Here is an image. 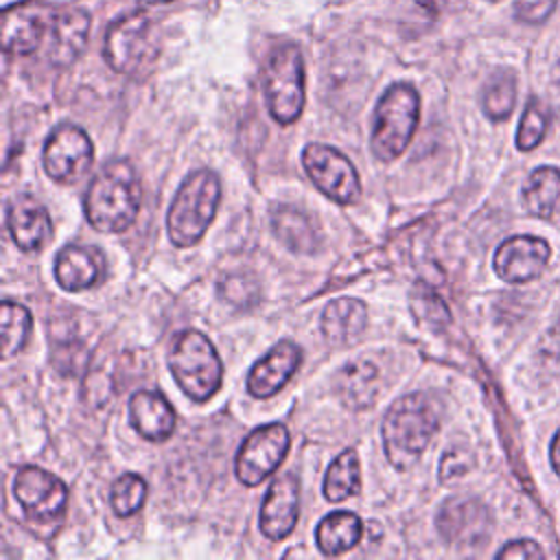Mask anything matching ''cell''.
I'll use <instances>...</instances> for the list:
<instances>
[{
	"label": "cell",
	"instance_id": "74e56055",
	"mask_svg": "<svg viewBox=\"0 0 560 560\" xmlns=\"http://www.w3.org/2000/svg\"><path fill=\"white\" fill-rule=\"evenodd\" d=\"M142 7H151V4H164V2H173V0H138Z\"/></svg>",
	"mask_w": 560,
	"mask_h": 560
},
{
	"label": "cell",
	"instance_id": "cb8c5ba5",
	"mask_svg": "<svg viewBox=\"0 0 560 560\" xmlns=\"http://www.w3.org/2000/svg\"><path fill=\"white\" fill-rule=\"evenodd\" d=\"M523 203L534 217H560V171L551 166L536 168L523 186Z\"/></svg>",
	"mask_w": 560,
	"mask_h": 560
},
{
	"label": "cell",
	"instance_id": "ac0fdd59",
	"mask_svg": "<svg viewBox=\"0 0 560 560\" xmlns=\"http://www.w3.org/2000/svg\"><path fill=\"white\" fill-rule=\"evenodd\" d=\"M105 278V258L92 245L68 243L55 256V280L61 289L77 293L96 287Z\"/></svg>",
	"mask_w": 560,
	"mask_h": 560
},
{
	"label": "cell",
	"instance_id": "4fadbf2b",
	"mask_svg": "<svg viewBox=\"0 0 560 560\" xmlns=\"http://www.w3.org/2000/svg\"><path fill=\"white\" fill-rule=\"evenodd\" d=\"M438 532L451 545H481L490 536L492 518L488 508L470 497H453L442 503L438 516Z\"/></svg>",
	"mask_w": 560,
	"mask_h": 560
},
{
	"label": "cell",
	"instance_id": "836d02e7",
	"mask_svg": "<svg viewBox=\"0 0 560 560\" xmlns=\"http://www.w3.org/2000/svg\"><path fill=\"white\" fill-rule=\"evenodd\" d=\"M468 468H470L468 453H464V451H448V453H444L442 464H440V479L442 481H451L455 477L466 475Z\"/></svg>",
	"mask_w": 560,
	"mask_h": 560
},
{
	"label": "cell",
	"instance_id": "3957f363",
	"mask_svg": "<svg viewBox=\"0 0 560 560\" xmlns=\"http://www.w3.org/2000/svg\"><path fill=\"white\" fill-rule=\"evenodd\" d=\"M221 201V182L208 171L199 168L186 175L179 184L166 214L168 238L177 247H190L201 241L210 228Z\"/></svg>",
	"mask_w": 560,
	"mask_h": 560
},
{
	"label": "cell",
	"instance_id": "7a4b0ae2",
	"mask_svg": "<svg viewBox=\"0 0 560 560\" xmlns=\"http://www.w3.org/2000/svg\"><path fill=\"white\" fill-rule=\"evenodd\" d=\"M440 427L435 407L422 394H407L389 405L381 435L387 462L396 470L411 468Z\"/></svg>",
	"mask_w": 560,
	"mask_h": 560
},
{
	"label": "cell",
	"instance_id": "d6a6232c",
	"mask_svg": "<svg viewBox=\"0 0 560 560\" xmlns=\"http://www.w3.org/2000/svg\"><path fill=\"white\" fill-rule=\"evenodd\" d=\"M556 4L558 0H514V13L525 24H542Z\"/></svg>",
	"mask_w": 560,
	"mask_h": 560
},
{
	"label": "cell",
	"instance_id": "ffe728a7",
	"mask_svg": "<svg viewBox=\"0 0 560 560\" xmlns=\"http://www.w3.org/2000/svg\"><path fill=\"white\" fill-rule=\"evenodd\" d=\"M129 422L149 442H164L173 435L177 418L171 402L153 389H138L129 398Z\"/></svg>",
	"mask_w": 560,
	"mask_h": 560
},
{
	"label": "cell",
	"instance_id": "e0dca14e",
	"mask_svg": "<svg viewBox=\"0 0 560 560\" xmlns=\"http://www.w3.org/2000/svg\"><path fill=\"white\" fill-rule=\"evenodd\" d=\"M302 361V350L293 341H278L262 359H258L247 374V392L254 398H269L280 392L295 374Z\"/></svg>",
	"mask_w": 560,
	"mask_h": 560
},
{
	"label": "cell",
	"instance_id": "8d00e7d4",
	"mask_svg": "<svg viewBox=\"0 0 560 560\" xmlns=\"http://www.w3.org/2000/svg\"><path fill=\"white\" fill-rule=\"evenodd\" d=\"M551 466L560 475V431L551 440Z\"/></svg>",
	"mask_w": 560,
	"mask_h": 560
},
{
	"label": "cell",
	"instance_id": "7402d4cb",
	"mask_svg": "<svg viewBox=\"0 0 560 560\" xmlns=\"http://www.w3.org/2000/svg\"><path fill=\"white\" fill-rule=\"evenodd\" d=\"M368 326V308L357 298H337L326 304L322 313V335L330 346H346L357 341Z\"/></svg>",
	"mask_w": 560,
	"mask_h": 560
},
{
	"label": "cell",
	"instance_id": "83f0119b",
	"mask_svg": "<svg viewBox=\"0 0 560 560\" xmlns=\"http://www.w3.org/2000/svg\"><path fill=\"white\" fill-rule=\"evenodd\" d=\"M516 103V79L512 72H497L483 88L481 105L490 120H503L512 114Z\"/></svg>",
	"mask_w": 560,
	"mask_h": 560
},
{
	"label": "cell",
	"instance_id": "d6986e66",
	"mask_svg": "<svg viewBox=\"0 0 560 560\" xmlns=\"http://www.w3.org/2000/svg\"><path fill=\"white\" fill-rule=\"evenodd\" d=\"M4 221L13 243L24 252L42 249L52 236V221L48 210L28 195L15 197L7 206Z\"/></svg>",
	"mask_w": 560,
	"mask_h": 560
},
{
	"label": "cell",
	"instance_id": "2e32d148",
	"mask_svg": "<svg viewBox=\"0 0 560 560\" xmlns=\"http://www.w3.org/2000/svg\"><path fill=\"white\" fill-rule=\"evenodd\" d=\"M90 13L83 9H55L46 33V57L55 66H70L79 59L90 35Z\"/></svg>",
	"mask_w": 560,
	"mask_h": 560
},
{
	"label": "cell",
	"instance_id": "603a6c76",
	"mask_svg": "<svg viewBox=\"0 0 560 560\" xmlns=\"http://www.w3.org/2000/svg\"><path fill=\"white\" fill-rule=\"evenodd\" d=\"M363 536V523L354 512L337 510L326 514L315 527V542L324 556H341Z\"/></svg>",
	"mask_w": 560,
	"mask_h": 560
},
{
	"label": "cell",
	"instance_id": "277c9868",
	"mask_svg": "<svg viewBox=\"0 0 560 560\" xmlns=\"http://www.w3.org/2000/svg\"><path fill=\"white\" fill-rule=\"evenodd\" d=\"M420 120V96L411 83H394L372 114L370 149L378 162H394L409 147Z\"/></svg>",
	"mask_w": 560,
	"mask_h": 560
},
{
	"label": "cell",
	"instance_id": "484cf974",
	"mask_svg": "<svg viewBox=\"0 0 560 560\" xmlns=\"http://www.w3.org/2000/svg\"><path fill=\"white\" fill-rule=\"evenodd\" d=\"M361 490V466L354 448H346L324 475V497L330 503L346 501Z\"/></svg>",
	"mask_w": 560,
	"mask_h": 560
},
{
	"label": "cell",
	"instance_id": "4316f807",
	"mask_svg": "<svg viewBox=\"0 0 560 560\" xmlns=\"http://www.w3.org/2000/svg\"><path fill=\"white\" fill-rule=\"evenodd\" d=\"M0 328H2V357L9 359L26 346L33 328V317L26 306L13 300H2Z\"/></svg>",
	"mask_w": 560,
	"mask_h": 560
},
{
	"label": "cell",
	"instance_id": "8992f818",
	"mask_svg": "<svg viewBox=\"0 0 560 560\" xmlns=\"http://www.w3.org/2000/svg\"><path fill=\"white\" fill-rule=\"evenodd\" d=\"M262 96L271 118L293 125L304 109V61L295 44L278 46L262 68Z\"/></svg>",
	"mask_w": 560,
	"mask_h": 560
},
{
	"label": "cell",
	"instance_id": "9a60e30c",
	"mask_svg": "<svg viewBox=\"0 0 560 560\" xmlns=\"http://www.w3.org/2000/svg\"><path fill=\"white\" fill-rule=\"evenodd\" d=\"M300 518V483L293 472L276 477L260 505V532L269 540H284Z\"/></svg>",
	"mask_w": 560,
	"mask_h": 560
},
{
	"label": "cell",
	"instance_id": "4dcf8cb0",
	"mask_svg": "<svg viewBox=\"0 0 560 560\" xmlns=\"http://www.w3.org/2000/svg\"><path fill=\"white\" fill-rule=\"evenodd\" d=\"M219 293L225 302L238 306V308H249L258 302L260 289L254 276L249 273H230L221 280Z\"/></svg>",
	"mask_w": 560,
	"mask_h": 560
},
{
	"label": "cell",
	"instance_id": "e575fe53",
	"mask_svg": "<svg viewBox=\"0 0 560 560\" xmlns=\"http://www.w3.org/2000/svg\"><path fill=\"white\" fill-rule=\"evenodd\" d=\"M542 549L538 547V542L534 540H512L508 542L503 549H499L497 558H503V560H510V558H542Z\"/></svg>",
	"mask_w": 560,
	"mask_h": 560
},
{
	"label": "cell",
	"instance_id": "5bb4252c",
	"mask_svg": "<svg viewBox=\"0 0 560 560\" xmlns=\"http://www.w3.org/2000/svg\"><path fill=\"white\" fill-rule=\"evenodd\" d=\"M549 256L551 249L547 241L527 234L512 236L505 238L494 252V271L501 280L512 284L529 282L545 271Z\"/></svg>",
	"mask_w": 560,
	"mask_h": 560
},
{
	"label": "cell",
	"instance_id": "ba28073f",
	"mask_svg": "<svg viewBox=\"0 0 560 560\" xmlns=\"http://www.w3.org/2000/svg\"><path fill=\"white\" fill-rule=\"evenodd\" d=\"M13 494L31 525L50 532L59 527L68 505V488L57 475L39 466H22L13 479Z\"/></svg>",
	"mask_w": 560,
	"mask_h": 560
},
{
	"label": "cell",
	"instance_id": "1f68e13d",
	"mask_svg": "<svg viewBox=\"0 0 560 560\" xmlns=\"http://www.w3.org/2000/svg\"><path fill=\"white\" fill-rule=\"evenodd\" d=\"M545 129H547V114L542 109V105L538 101H529L523 116H521V122H518V131H516V147L521 151H529L534 149L542 136H545Z\"/></svg>",
	"mask_w": 560,
	"mask_h": 560
},
{
	"label": "cell",
	"instance_id": "d4e9b609",
	"mask_svg": "<svg viewBox=\"0 0 560 560\" xmlns=\"http://www.w3.org/2000/svg\"><path fill=\"white\" fill-rule=\"evenodd\" d=\"M271 225L278 241L295 254H313L317 249V232L311 219L293 208V206H278L271 212Z\"/></svg>",
	"mask_w": 560,
	"mask_h": 560
},
{
	"label": "cell",
	"instance_id": "6da1fadb",
	"mask_svg": "<svg viewBox=\"0 0 560 560\" xmlns=\"http://www.w3.org/2000/svg\"><path fill=\"white\" fill-rule=\"evenodd\" d=\"M142 188L136 168L114 158L101 166L85 190V219L98 232L118 234L133 225L140 212Z\"/></svg>",
	"mask_w": 560,
	"mask_h": 560
},
{
	"label": "cell",
	"instance_id": "7c38bea8",
	"mask_svg": "<svg viewBox=\"0 0 560 560\" xmlns=\"http://www.w3.org/2000/svg\"><path fill=\"white\" fill-rule=\"evenodd\" d=\"M52 7L39 0H26L11 4L2 11L0 42L9 55H31L44 42L52 18Z\"/></svg>",
	"mask_w": 560,
	"mask_h": 560
},
{
	"label": "cell",
	"instance_id": "f1b7e54d",
	"mask_svg": "<svg viewBox=\"0 0 560 560\" xmlns=\"http://www.w3.org/2000/svg\"><path fill=\"white\" fill-rule=\"evenodd\" d=\"M409 308L416 315V319L431 328H444L451 322L448 306L444 300L427 284L418 282L409 293Z\"/></svg>",
	"mask_w": 560,
	"mask_h": 560
},
{
	"label": "cell",
	"instance_id": "30bf717a",
	"mask_svg": "<svg viewBox=\"0 0 560 560\" xmlns=\"http://www.w3.org/2000/svg\"><path fill=\"white\" fill-rule=\"evenodd\" d=\"M94 160V147L90 136L72 122L57 125L42 151V164L46 175L57 184H74L88 175Z\"/></svg>",
	"mask_w": 560,
	"mask_h": 560
},
{
	"label": "cell",
	"instance_id": "8fae6325",
	"mask_svg": "<svg viewBox=\"0 0 560 560\" xmlns=\"http://www.w3.org/2000/svg\"><path fill=\"white\" fill-rule=\"evenodd\" d=\"M289 444L291 438L284 424L271 422L265 427H256L243 440L234 459V472L238 481L249 488L262 483V479L280 468L287 457Z\"/></svg>",
	"mask_w": 560,
	"mask_h": 560
},
{
	"label": "cell",
	"instance_id": "9c48e42d",
	"mask_svg": "<svg viewBox=\"0 0 560 560\" xmlns=\"http://www.w3.org/2000/svg\"><path fill=\"white\" fill-rule=\"evenodd\" d=\"M302 166L319 192L341 206H350L361 195V179L354 164L335 147L311 142L302 151Z\"/></svg>",
	"mask_w": 560,
	"mask_h": 560
},
{
	"label": "cell",
	"instance_id": "52a82bcc",
	"mask_svg": "<svg viewBox=\"0 0 560 560\" xmlns=\"http://www.w3.org/2000/svg\"><path fill=\"white\" fill-rule=\"evenodd\" d=\"M155 55V28L144 11H131L109 24L103 39V57L114 72L136 74Z\"/></svg>",
	"mask_w": 560,
	"mask_h": 560
},
{
	"label": "cell",
	"instance_id": "44dd1931",
	"mask_svg": "<svg viewBox=\"0 0 560 560\" xmlns=\"http://www.w3.org/2000/svg\"><path fill=\"white\" fill-rule=\"evenodd\" d=\"M335 389L350 409H365L383 392V372L372 359L359 357L337 372Z\"/></svg>",
	"mask_w": 560,
	"mask_h": 560
},
{
	"label": "cell",
	"instance_id": "d590c367",
	"mask_svg": "<svg viewBox=\"0 0 560 560\" xmlns=\"http://www.w3.org/2000/svg\"><path fill=\"white\" fill-rule=\"evenodd\" d=\"M420 9H424L427 13H431V15H438L444 7H446V2L448 0H413Z\"/></svg>",
	"mask_w": 560,
	"mask_h": 560
},
{
	"label": "cell",
	"instance_id": "f546056e",
	"mask_svg": "<svg viewBox=\"0 0 560 560\" xmlns=\"http://www.w3.org/2000/svg\"><path fill=\"white\" fill-rule=\"evenodd\" d=\"M144 499H147V481L136 472H125L112 483L109 503L114 512L122 518L133 516L144 505Z\"/></svg>",
	"mask_w": 560,
	"mask_h": 560
},
{
	"label": "cell",
	"instance_id": "5b68a950",
	"mask_svg": "<svg viewBox=\"0 0 560 560\" xmlns=\"http://www.w3.org/2000/svg\"><path fill=\"white\" fill-rule=\"evenodd\" d=\"M168 368L179 389L195 402L210 400L223 381L221 359L199 330H182L168 350Z\"/></svg>",
	"mask_w": 560,
	"mask_h": 560
}]
</instances>
